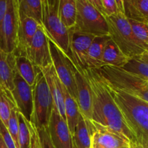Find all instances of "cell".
<instances>
[{"instance_id": "obj_35", "label": "cell", "mask_w": 148, "mask_h": 148, "mask_svg": "<svg viewBox=\"0 0 148 148\" xmlns=\"http://www.w3.org/2000/svg\"><path fill=\"white\" fill-rule=\"evenodd\" d=\"M0 135L2 137L4 143L7 145L8 148H17L15 145L14 141L9 132L7 127L4 124V123L0 119Z\"/></svg>"}, {"instance_id": "obj_31", "label": "cell", "mask_w": 148, "mask_h": 148, "mask_svg": "<svg viewBox=\"0 0 148 148\" xmlns=\"http://www.w3.org/2000/svg\"><path fill=\"white\" fill-rule=\"evenodd\" d=\"M135 8L138 14V21L148 24V0H136Z\"/></svg>"}, {"instance_id": "obj_17", "label": "cell", "mask_w": 148, "mask_h": 148, "mask_svg": "<svg viewBox=\"0 0 148 148\" xmlns=\"http://www.w3.org/2000/svg\"><path fill=\"white\" fill-rule=\"evenodd\" d=\"M45 77L49 90L53 98L55 107L57 109L61 116L66 120L65 112V100H64V88L65 86L61 82L56 73L53 64L40 69Z\"/></svg>"}, {"instance_id": "obj_5", "label": "cell", "mask_w": 148, "mask_h": 148, "mask_svg": "<svg viewBox=\"0 0 148 148\" xmlns=\"http://www.w3.org/2000/svg\"><path fill=\"white\" fill-rule=\"evenodd\" d=\"M58 7L59 0H41L42 26L47 37L72 59L69 47V30L59 19Z\"/></svg>"}, {"instance_id": "obj_6", "label": "cell", "mask_w": 148, "mask_h": 148, "mask_svg": "<svg viewBox=\"0 0 148 148\" xmlns=\"http://www.w3.org/2000/svg\"><path fill=\"white\" fill-rule=\"evenodd\" d=\"M70 30L95 36H109L105 17L88 0H76L75 24Z\"/></svg>"}, {"instance_id": "obj_37", "label": "cell", "mask_w": 148, "mask_h": 148, "mask_svg": "<svg viewBox=\"0 0 148 148\" xmlns=\"http://www.w3.org/2000/svg\"><path fill=\"white\" fill-rule=\"evenodd\" d=\"M28 125L30 134V148H41L37 130H36V127L28 121Z\"/></svg>"}, {"instance_id": "obj_25", "label": "cell", "mask_w": 148, "mask_h": 148, "mask_svg": "<svg viewBox=\"0 0 148 148\" xmlns=\"http://www.w3.org/2000/svg\"><path fill=\"white\" fill-rule=\"evenodd\" d=\"M18 12L20 15L31 17L42 25L41 0H22L18 5Z\"/></svg>"}, {"instance_id": "obj_32", "label": "cell", "mask_w": 148, "mask_h": 148, "mask_svg": "<svg viewBox=\"0 0 148 148\" xmlns=\"http://www.w3.org/2000/svg\"><path fill=\"white\" fill-rule=\"evenodd\" d=\"M37 132L41 148H55L51 140L48 127L38 129Z\"/></svg>"}, {"instance_id": "obj_43", "label": "cell", "mask_w": 148, "mask_h": 148, "mask_svg": "<svg viewBox=\"0 0 148 148\" xmlns=\"http://www.w3.org/2000/svg\"><path fill=\"white\" fill-rule=\"evenodd\" d=\"M21 1H22V0H15L16 3H17V6H18L19 4H20V3L21 2Z\"/></svg>"}, {"instance_id": "obj_24", "label": "cell", "mask_w": 148, "mask_h": 148, "mask_svg": "<svg viewBox=\"0 0 148 148\" xmlns=\"http://www.w3.org/2000/svg\"><path fill=\"white\" fill-rule=\"evenodd\" d=\"M58 14L64 25L70 30L74 27L76 18V0H59Z\"/></svg>"}, {"instance_id": "obj_8", "label": "cell", "mask_w": 148, "mask_h": 148, "mask_svg": "<svg viewBox=\"0 0 148 148\" xmlns=\"http://www.w3.org/2000/svg\"><path fill=\"white\" fill-rule=\"evenodd\" d=\"M52 64L56 73L70 95L76 101L77 89L75 72L77 68L72 59L68 57L52 40L49 38Z\"/></svg>"}, {"instance_id": "obj_38", "label": "cell", "mask_w": 148, "mask_h": 148, "mask_svg": "<svg viewBox=\"0 0 148 148\" xmlns=\"http://www.w3.org/2000/svg\"><path fill=\"white\" fill-rule=\"evenodd\" d=\"M93 6L96 7L103 15L105 17V14H104V9H103L102 4V1L101 0H88Z\"/></svg>"}, {"instance_id": "obj_2", "label": "cell", "mask_w": 148, "mask_h": 148, "mask_svg": "<svg viewBox=\"0 0 148 148\" xmlns=\"http://www.w3.org/2000/svg\"><path fill=\"white\" fill-rule=\"evenodd\" d=\"M107 85L126 123L136 136L137 144L141 147H145L148 145V103Z\"/></svg>"}, {"instance_id": "obj_9", "label": "cell", "mask_w": 148, "mask_h": 148, "mask_svg": "<svg viewBox=\"0 0 148 148\" xmlns=\"http://www.w3.org/2000/svg\"><path fill=\"white\" fill-rule=\"evenodd\" d=\"M20 17L18 6L15 0H7V11L3 22V40L4 50L14 53L17 47Z\"/></svg>"}, {"instance_id": "obj_19", "label": "cell", "mask_w": 148, "mask_h": 148, "mask_svg": "<svg viewBox=\"0 0 148 148\" xmlns=\"http://www.w3.org/2000/svg\"><path fill=\"white\" fill-rule=\"evenodd\" d=\"M110 39L109 36H96L91 43L86 58V66L89 69H99L102 66L104 46Z\"/></svg>"}, {"instance_id": "obj_30", "label": "cell", "mask_w": 148, "mask_h": 148, "mask_svg": "<svg viewBox=\"0 0 148 148\" xmlns=\"http://www.w3.org/2000/svg\"><path fill=\"white\" fill-rule=\"evenodd\" d=\"M129 20L136 36L146 46L148 51V24L132 19Z\"/></svg>"}, {"instance_id": "obj_12", "label": "cell", "mask_w": 148, "mask_h": 148, "mask_svg": "<svg viewBox=\"0 0 148 148\" xmlns=\"http://www.w3.org/2000/svg\"><path fill=\"white\" fill-rule=\"evenodd\" d=\"M27 57L39 69L46 67L52 63L49 38L42 25L39 26L35 33L28 51Z\"/></svg>"}, {"instance_id": "obj_10", "label": "cell", "mask_w": 148, "mask_h": 148, "mask_svg": "<svg viewBox=\"0 0 148 148\" xmlns=\"http://www.w3.org/2000/svg\"><path fill=\"white\" fill-rule=\"evenodd\" d=\"M91 148H129L133 143L115 132L91 121Z\"/></svg>"}, {"instance_id": "obj_42", "label": "cell", "mask_w": 148, "mask_h": 148, "mask_svg": "<svg viewBox=\"0 0 148 148\" xmlns=\"http://www.w3.org/2000/svg\"><path fill=\"white\" fill-rule=\"evenodd\" d=\"M131 148H142V147H141L139 145H133V146H132Z\"/></svg>"}, {"instance_id": "obj_36", "label": "cell", "mask_w": 148, "mask_h": 148, "mask_svg": "<svg viewBox=\"0 0 148 148\" xmlns=\"http://www.w3.org/2000/svg\"><path fill=\"white\" fill-rule=\"evenodd\" d=\"M6 11H7V0H0V48L3 50H4V40H3L2 27Z\"/></svg>"}, {"instance_id": "obj_34", "label": "cell", "mask_w": 148, "mask_h": 148, "mask_svg": "<svg viewBox=\"0 0 148 148\" xmlns=\"http://www.w3.org/2000/svg\"><path fill=\"white\" fill-rule=\"evenodd\" d=\"M105 17L116 14L119 11L115 0H101Z\"/></svg>"}, {"instance_id": "obj_13", "label": "cell", "mask_w": 148, "mask_h": 148, "mask_svg": "<svg viewBox=\"0 0 148 148\" xmlns=\"http://www.w3.org/2000/svg\"><path fill=\"white\" fill-rule=\"evenodd\" d=\"M51 140L55 148H74L73 136L64 119L54 106L49 126Z\"/></svg>"}, {"instance_id": "obj_40", "label": "cell", "mask_w": 148, "mask_h": 148, "mask_svg": "<svg viewBox=\"0 0 148 148\" xmlns=\"http://www.w3.org/2000/svg\"><path fill=\"white\" fill-rule=\"evenodd\" d=\"M0 148H8L1 135H0Z\"/></svg>"}, {"instance_id": "obj_39", "label": "cell", "mask_w": 148, "mask_h": 148, "mask_svg": "<svg viewBox=\"0 0 148 148\" xmlns=\"http://www.w3.org/2000/svg\"><path fill=\"white\" fill-rule=\"evenodd\" d=\"M116 3H117L118 8L119 11L121 12L124 13V8H123V0H115Z\"/></svg>"}, {"instance_id": "obj_26", "label": "cell", "mask_w": 148, "mask_h": 148, "mask_svg": "<svg viewBox=\"0 0 148 148\" xmlns=\"http://www.w3.org/2000/svg\"><path fill=\"white\" fill-rule=\"evenodd\" d=\"M123 69L140 77L148 82V59L141 56L132 58L123 66Z\"/></svg>"}, {"instance_id": "obj_11", "label": "cell", "mask_w": 148, "mask_h": 148, "mask_svg": "<svg viewBox=\"0 0 148 148\" xmlns=\"http://www.w3.org/2000/svg\"><path fill=\"white\" fill-rule=\"evenodd\" d=\"M14 89L11 93L17 111L27 121H31L33 111V87L30 86L16 71Z\"/></svg>"}, {"instance_id": "obj_22", "label": "cell", "mask_w": 148, "mask_h": 148, "mask_svg": "<svg viewBox=\"0 0 148 148\" xmlns=\"http://www.w3.org/2000/svg\"><path fill=\"white\" fill-rule=\"evenodd\" d=\"M15 56L16 71L30 86L33 87L40 69L35 66L26 56Z\"/></svg>"}, {"instance_id": "obj_21", "label": "cell", "mask_w": 148, "mask_h": 148, "mask_svg": "<svg viewBox=\"0 0 148 148\" xmlns=\"http://www.w3.org/2000/svg\"><path fill=\"white\" fill-rule=\"evenodd\" d=\"M91 121L86 120L81 114L73 135L74 148H91Z\"/></svg>"}, {"instance_id": "obj_29", "label": "cell", "mask_w": 148, "mask_h": 148, "mask_svg": "<svg viewBox=\"0 0 148 148\" xmlns=\"http://www.w3.org/2000/svg\"><path fill=\"white\" fill-rule=\"evenodd\" d=\"M7 130H8L9 132H10V135H11L13 141H14L16 147L20 148L18 140V117H17V109L16 108L15 105L12 107L10 116V119H9L8 126H7Z\"/></svg>"}, {"instance_id": "obj_20", "label": "cell", "mask_w": 148, "mask_h": 148, "mask_svg": "<svg viewBox=\"0 0 148 148\" xmlns=\"http://www.w3.org/2000/svg\"><path fill=\"white\" fill-rule=\"evenodd\" d=\"M130 59L120 51L111 38L107 42L103 51L102 66H112L123 68Z\"/></svg>"}, {"instance_id": "obj_16", "label": "cell", "mask_w": 148, "mask_h": 148, "mask_svg": "<svg viewBox=\"0 0 148 148\" xmlns=\"http://www.w3.org/2000/svg\"><path fill=\"white\" fill-rule=\"evenodd\" d=\"M19 17L20 23L17 33V47L14 54L27 57L28 49L40 24L31 17L20 14Z\"/></svg>"}, {"instance_id": "obj_18", "label": "cell", "mask_w": 148, "mask_h": 148, "mask_svg": "<svg viewBox=\"0 0 148 148\" xmlns=\"http://www.w3.org/2000/svg\"><path fill=\"white\" fill-rule=\"evenodd\" d=\"M15 73L14 53H9L0 48V85L10 93L14 89Z\"/></svg>"}, {"instance_id": "obj_23", "label": "cell", "mask_w": 148, "mask_h": 148, "mask_svg": "<svg viewBox=\"0 0 148 148\" xmlns=\"http://www.w3.org/2000/svg\"><path fill=\"white\" fill-rule=\"evenodd\" d=\"M64 100H65V112L67 124L72 136L75 132L81 113L76 101L70 95L68 90L64 88Z\"/></svg>"}, {"instance_id": "obj_28", "label": "cell", "mask_w": 148, "mask_h": 148, "mask_svg": "<svg viewBox=\"0 0 148 148\" xmlns=\"http://www.w3.org/2000/svg\"><path fill=\"white\" fill-rule=\"evenodd\" d=\"M17 117H18V140L20 148H30V134L28 125V121L18 111H17Z\"/></svg>"}, {"instance_id": "obj_14", "label": "cell", "mask_w": 148, "mask_h": 148, "mask_svg": "<svg viewBox=\"0 0 148 148\" xmlns=\"http://www.w3.org/2000/svg\"><path fill=\"white\" fill-rule=\"evenodd\" d=\"M69 30V47L74 65L78 70L86 69V58L87 51L96 37L94 35Z\"/></svg>"}, {"instance_id": "obj_15", "label": "cell", "mask_w": 148, "mask_h": 148, "mask_svg": "<svg viewBox=\"0 0 148 148\" xmlns=\"http://www.w3.org/2000/svg\"><path fill=\"white\" fill-rule=\"evenodd\" d=\"M77 89L76 102L82 116L88 121L92 117L93 97L91 88L88 79L83 70L76 69L75 72Z\"/></svg>"}, {"instance_id": "obj_7", "label": "cell", "mask_w": 148, "mask_h": 148, "mask_svg": "<svg viewBox=\"0 0 148 148\" xmlns=\"http://www.w3.org/2000/svg\"><path fill=\"white\" fill-rule=\"evenodd\" d=\"M33 111L30 123L36 130L48 127L55 103L47 82L41 69L33 85Z\"/></svg>"}, {"instance_id": "obj_27", "label": "cell", "mask_w": 148, "mask_h": 148, "mask_svg": "<svg viewBox=\"0 0 148 148\" xmlns=\"http://www.w3.org/2000/svg\"><path fill=\"white\" fill-rule=\"evenodd\" d=\"M15 105L12 95L0 85V119L7 127L12 107Z\"/></svg>"}, {"instance_id": "obj_3", "label": "cell", "mask_w": 148, "mask_h": 148, "mask_svg": "<svg viewBox=\"0 0 148 148\" xmlns=\"http://www.w3.org/2000/svg\"><path fill=\"white\" fill-rule=\"evenodd\" d=\"M105 18L108 25L109 36L128 57L132 59L147 51L146 46L136 36L129 18L124 13L118 12Z\"/></svg>"}, {"instance_id": "obj_4", "label": "cell", "mask_w": 148, "mask_h": 148, "mask_svg": "<svg viewBox=\"0 0 148 148\" xmlns=\"http://www.w3.org/2000/svg\"><path fill=\"white\" fill-rule=\"evenodd\" d=\"M105 83L148 103V82L123 68L103 66L96 69Z\"/></svg>"}, {"instance_id": "obj_33", "label": "cell", "mask_w": 148, "mask_h": 148, "mask_svg": "<svg viewBox=\"0 0 148 148\" xmlns=\"http://www.w3.org/2000/svg\"><path fill=\"white\" fill-rule=\"evenodd\" d=\"M124 14L129 19L138 21V14L135 8L136 0H123Z\"/></svg>"}, {"instance_id": "obj_1", "label": "cell", "mask_w": 148, "mask_h": 148, "mask_svg": "<svg viewBox=\"0 0 148 148\" xmlns=\"http://www.w3.org/2000/svg\"><path fill=\"white\" fill-rule=\"evenodd\" d=\"M93 97L91 121L107 127L138 145L136 136L126 123L121 111L112 96L107 84L96 69H84Z\"/></svg>"}, {"instance_id": "obj_44", "label": "cell", "mask_w": 148, "mask_h": 148, "mask_svg": "<svg viewBox=\"0 0 148 148\" xmlns=\"http://www.w3.org/2000/svg\"><path fill=\"white\" fill-rule=\"evenodd\" d=\"M132 146H133V145H132ZM132 146H131V147H129V148H131V147H132Z\"/></svg>"}, {"instance_id": "obj_41", "label": "cell", "mask_w": 148, "mask_h": 148, "mask_svg": "<svg viewBox=\"0 0 148 148\" xmlns=\"http://www.w3.org/2000/svg\"><path fill=\"white\" fill-rule=\"evenodd\" d=\"M141 56L143 58H145V59H148V51H146L145 53H144L143 54L141 55Z\"/></svg>"}]
</instances>
